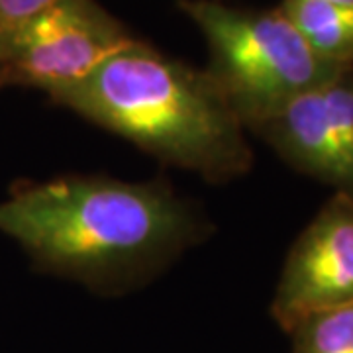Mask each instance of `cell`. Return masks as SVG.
Returning <instances> with one entry per match:
<instances>
[{"label":"cell","mask_w":353,"mask_h":353,"mask_svg":"<svg viewBox=\"0 0 353 353\" xmlns=\"http://www.w3.org/2000/svg\"><path fill=\"white\" fill-rule=\"evenodd\" d=\"M0 234L39 269L120 294L204 240L208 224L163 181L67 175L14 189L0 202Z\"/></svg>","instance_id":"cell-1"},{"label":"cell","mask_w":353,"mask_h":353,"mask_svg":"<svg viewBox=\"0 0 353 353\" xmlns=\"http://www.w3.org/2000/svg\"><path fill=\"white\" fill-rule=\"evenodd\" d=\"M50 99L206 181L226 183L252 169L245 126L210 75L141 39Z\"/></svg>","instance_id":"cell-2"},{"label":"cell","mask_w":353,"mask_h":353,"mask_svg":"<svg viewBox=\"0 0 353 353\" xmlns=\"http://www.w3.org/2000/svg\"><path fill=\"white\" fill-rule=\"evenodd\" d=\"M179 6L206 39L210 63L204 71L245 130L345 69L318 57L281 8L243 10L214 0H181Z\"/></svg>","instance_id":"cell-3"},{"label":"cell","mask_w":353,"mask_h":353,"mask_svg":"<svg viewBox=\"0 0 353 353\" xmlns=\"http://www.w3.org/2000/svg\"><path fill=\"white\" fill-rule=\"evenodd\" d=\"M136 39L97 0H59L0 41V87L39 88L50 97Z\"/></svg>","instance_id":"cell-4"},{"label":"cell","mask_w":353,"mask_h":353,"mask_svg":"<svg viewBox=\"0 0 353 353\" xmlns=\"http://www.w3.org/2000/svg\"><path fill=\"white\" fill-rule=\"evenodd\" d=\"M296 171L353 199V67L253 128Z\"/></svg>","instance_id":"cell-5"},{"label":"cell","mask_w":353,"mask_h":353,"mask_svg":"<svg viewBox=\"0 0 353 353\" xmlns=\"http://www.w3.org/2000/svg\"><path fill=\"white\" fill-rule=\"evenodd\" d=\"M353 304V199L334 192L285 259L271 316L289 334L306 316Z\"/></svg>","instance_id":"cell-6"},{"label":"cell","mask_w":353,"mask_h":353,"mask_svg":"<svg viewBox=\"0 0 353 353\" xmlns=\"http://www.w3.org/2000/svg\"><path fill=\"white\" fill-rule=\"evenodd\" d=\"M279 8L318 57L338 67H352L353 6L326 0H283Z\"/></svg>","instance_id":"cell-7"},{"label":"cell","mask_w":353,"mask_h":353,"mask_svg":"<svg viewBox=\"0 0 353 353\" xmlns=\"http://www.w3.org/2000/svg\"><path fill=\"white\" fill-rule=\"evenodd\" d=\"M289 336L290 353H353V304L306 316Z\"/></svg>","instance_id":"cell-8"},{"label":"cell","mask_w":353,"mask_h":353,"mask_svg":"<svg viewBox=\"0 0 353 353\" xmlns=\"http://www.w3.org/2000/svg\"><path fill=\"white\" fill-rule=\"evenodd\" d=\"M59 0H0V41Z\"/></svg>","instance_id":"cell-9"},{"label":"cell","mask_w":353,"mask_h":353,"mask_svg":"<svg viewBox=\"0 0 353 353\" xmlns=\"http://www.w3.org/2000/svg\"><path fill=\"white\" fill-rule=\"evenodd\" d=\"M326 2H334V4H345V6H353V0H326Z\"/></svg>","instance_id":"cell-10"}]
</instances>
